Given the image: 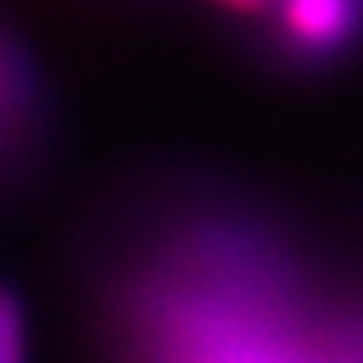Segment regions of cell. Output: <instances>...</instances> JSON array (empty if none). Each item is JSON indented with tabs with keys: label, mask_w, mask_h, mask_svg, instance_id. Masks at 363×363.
I'll return each mask as SVG.
<instances>
[{
	"label": "cell",
	"mask_w": 363,
	"mask_h": 363,
	"mask_svg": "<svg viewBox=\"0 0 363 363\" xmlns=\"http://www.w3.org/2000/svg\"><path fill=\"white\" fill-rule=\"evenodd\" d=\"M0 363H31V311L18 284L0 276Z\"/></svg>",
	"instance_id": "4"
},
{
	"label": "cell",
	"mask_w": 363,
	"mask_h": 363,
	"mask_svg": "<svg viewBox=\"0 0 363 363\" xmlns=\"http://www.w3.org/2000/svg\"><path fill=\"white\" fill-rule=\"evenodd\" d=\"M206 5H215L223 13H237V18H250V22H263L276 0H206Z\"/></svg>",
	"instance_id": "5"
},
{
	"label": "cell",
	"mask_w": 363,
	"mask_h": 363,
	"mask_svg": "<svg viewBox=\"0 0 363 363\" xmlns=\"http://www.w3.org/2000/svg\"><path fill=\"white\" fill-rule=\"evenodd\" d=\"M263 40L294 74L333 70L363 44V0H276Z\"/></svg>",
	"instance_id": "3"
},
{
	"label": "cell",
	"mask_w": 363,
	"mask_h": 363,
	"mask_svg": "<svg viewBox=\"0 0 363 363\" xmlns=\"http://www.w3.org/2000/svg\"><path fill=\"white\" fill-rule=\"evenodd\" d=\"M53 132V96H48L40 57L0 22V193H9L40 171Z\"/></svg>",
	"instance_id": "2"
},
{
	"label": "cell",
	"mask_w": 363,
	"mask_h": 363,
	"mask_svg": "<svg viewBox=\"0 0 363 363\" xmlns=\"http://www.w3.org/2000/svg\"><path fill=\"white\" fill-rule=\"evenodd\" d=\"M123 324L140 363H363V306L311 302L276 241L241 228H197L153 254Z\"/></svg>",
	"instance_id": "1"
}]
</instances>
